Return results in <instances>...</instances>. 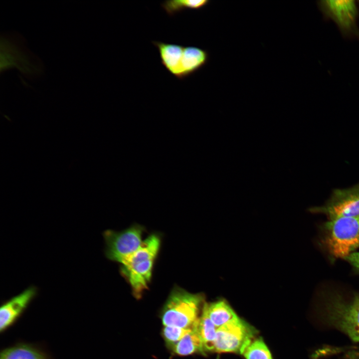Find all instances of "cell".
<instances>
[{
    "label": "cell",
    "mask_w": 359,
    "mask_h": 359,
    "mask_svg": "<svg viewBox=\"0 0 359 359\" xmlns=\"http://www.w3.org/2000/svg\"><path fill=\"white\" fill-rule=\"evenodd\" d=\"M208 52L195 46H184L181 62V80L198 70L208 61Z\"/></svg>",
    "instance_id": "obj_11"
},
{
    "label": "cell",
    "mask_w": 359,
    "mask_h": 359,
    "mask_svg": "<svg viewBox=\"0 0 359 359\" xmlns=\"http://www.w3.org/2000/svg\"><path fill=\"white\" fill-rule=\"evenodd\" d=\"M196 327L205 351H214L217 328L203 309L201 316L196 323Z\"/></svg>",
    "instance_id": "obj_14"
},
{
    "label": "cell",
    "mask_w": 359,
    "mask_h": 359,
    "mask_svg": "<svg viewBox=\"0 0 359 359\" xmlns=\"http://www.w3.org/2000/svg\"><path fill=\"white\" fill-rule=\"evenodd\" d=\"M143 228L134 225L125 230L117 232L107 230L104 232L105 254L113 261L122 264L141 247Z\"/></svg>",
    "instance_id": "obj_6"
},
{
    "label": "cell",
    "mask_w": 359,
    "mask_h": 359,
    "mask_svg": "<svg viewBox=\"0 0 359 359\" xmlns=\"http://www.w3.org/2000/svg\"><path fill=\"white\" fill-rule=\"evenodd\" d=\"M203 300L200 294H192L180 287L174 288L162 311L164 326L191 328L199 318Z\"/></svg>",
    "instance_id": "obj_4"
},
{
    "label": "cell",
    "mask_w": 359,
    "mask_h": 359,
    "mask_svg": "<svg viewBox=\"0 0 359 359\" xmlns=\"http://www.w3.org/2000/svg\"><path fill=\"white\" fill-rule=\"evenodd\" d=\"M319 6L323 12L346 34L358 33V6L353 0H322Z\"/></svg>",
    "instance_id": "obj_8"
},
{
    "label": "cell",
    "mask_w": 359,
    "mask_h": 359,
    "mask_svg": "<svg viewBox=\"0 0 359 359\" xmlns=\"http://www.w3.org/2000/svg\"><path fill=\"white\" fill-rule=\"evenodd\" d=\"M311 212L326 215L329 220L359 215V183L334 190L327 202L310 208Z\"/></svg>",
    "instance_id": "obj_7"
},
{
    "label": "cell",
    "mask_w": 359,
    "mask_h": 359,
    "mask_svg": "<svg viewBox=\"0 0 359 359\" xmlns=\"http://www.w3.org/2000/svg\"><path fill=\"white\" fill-rule=\"evenodd\" d=\"M196 323L188 333L170 348L175 354L180 356H186L205 352L198 333Z\"/></svg>",
    "instance_id": "obj_13"
},
{
    "label": "cell",
    "mask_w": 359,
    "mask_h": 359,
    "mask_svg": "<svg viewBox=\"0 0 359 359\" xmlns=\"http://www.w3.org/2000/svg\"><path fill=\"white\" fill-rule=\"evenodd\" d=\"M343 259L348 262L359 273V252H353Z\"/></svg>",
    "instance_id": "obj_19"
},
{
    "label": "cell",
    "mask_w": 359,
    "mask_h": 359,
    "mask_svg": "<svg viewBox=\"0 0 359 359\" xmlns=\"http://www.w3.org/2000/svg\"><path fill=\"white\" fill-rule=\"evenodd\" d=\"M256 333L254 327L237 316L217 328L214 351L241 355L244 349L254 339Z\"/></svg>",
    "instance_id": "obj_5"
},
{
    "label": "cell",
    "mask_w": 359,
    "mask_h": 359,
    "mask_svg": "<svg viewBox=\"0 0 359 359\" xmlns=\"http://www.w3.org/2000/svg\"><path fill=\"white\" fill-rule=\"evenodd\" d=\"M209 0H172L161 3V6L170 15L185 9H199L208 4Z\"/></svg>",
    "instance_id": "obj_16"
},
{
    "label": "cell",
    "mask_w": 359,
    "mask_h": 359,
    "mask_svg": "<svg viewBox=\"0 0 359 359\" xmlns=\"http://www.w3.org/2000/svg\"><path fill=\"white\" fill-rule=\"evenodd\" d=\"M157 48L162 64L171 74L181 80V62L184 46L153 41Z\"/></svg>",
    "instance_id": "obj_10"
},
{
    "label": "cell",
    "mask_w": 359,
    "mask_h": 359,
    "mask_svg": "<svg viewBox=\"0 0 359 359\" xmlns=\"http://www.w3.org/2000/svg\"><path fill=\"white\" fill-rule=\"evenodd\" d=\"M37 289L31 286L4 303L0 309V331L10 326L35 297Z\"/></svg>",
    "instance_id": "obj_9"
},
{
    "label": "cell",
    "mask_w": 359,
    "mask_h": 359,
    "mask_svg": "<svg viewBox=\"0 0 359 359\" xmlns=\"http://www.w3.org/2000/svg\"><path fill=\"white\" fill-rule=\"evenodd\" d=\"M191 328L184 329L174 326H164L162 335L168 347L171 348L188 333Z\"/></svg>",
    "instance_id": "obj_18"
},
{
    "label": "cell",
    "mask_w": 359,
    "mask_h": 359,
    "mask_svg": "<svg viewBox=\"0 0 359 359\" xmlns=\"http://www.w3.org/2000/svg\"><path fill=\"white\" fill-rule=\"evenodd\" d=\"M202 309L217 328L227 323L237 316L224 300L210 303H204Z\"/></svg>",
    "instance_id": "obj_12"
},
{
    "label": "cell",
    "mask_w": 359,
    "mask_h": 359,
    "mask_svg": "<svg viewBox=\"0 0 359 359\" xmlns=\"http://www.w3.org/2000/svg\"><path fill=\"white\" fill-rule=\"evenodd\" d=\"M322 243L331 260L344 259L359 248V215L329 220Z\"/></svg>",
    "instance_id": "obj_3"
},
{
    "label": "cell",
    "mask_w": 359,
    "mask_h": 359,
    "mask_svg": "<svg viewBox=\"0 0 359 359\" xmlns=\"http://www.w3.org/2000/svg\"><path fill=\"white\" fill-rule=\"evenodd\" d=\"M160 244L159 235H150L143 240L136 252L121 264V272L127 280L136 298H139L148 288Z\"/></svg>",
    "instance_id": "obj_1"
},
{
    "label": "cell",
    "mask_w": 359,
    "mask_h": 359,
    "mask_svg": "<svg viewBox=\"0 0 359 359\" xmlns=\"http://www.w3.org/2000/svg\"><path fill=\"white\" fill-rule=\"evenodd\" d=\"M11 68L32 78L42 75L44 72L43 63L27 48L21 35L17 32H4L0 35V72Z\"/></svg>",
    "instance_id": "obj_2"
},
{
    "label": "cell",
    "mask_w": 359,
    "mask_h": 359,
    "mask_svg": "<svg viewBox=\"0 0 359 359\" xmlns=\"http://www.w3.org/2000/svg\"><path fill=\"white\" fill-rule=\"evenodd\" d=\"M241 355L245 359H273L269 350L261 338L254 339Z\"/></svg>",
    "instance_id": "obj_17"
},
{
    "label": "cell",
    "mask_w": 359,
    "mask_h": 359,
    "mask_svg": "<svg viewBox=\"0 0 359 359\" xmlns=\"http://www.w3.org/2000/svg\"><path fill=\"white\" fill-rule=\"evenodd\" d=\"M0 359H46V358L35 348L21 344L3 350Z\"/></svg>",
    "instance_id": "obj_15"
}]
</instances>
